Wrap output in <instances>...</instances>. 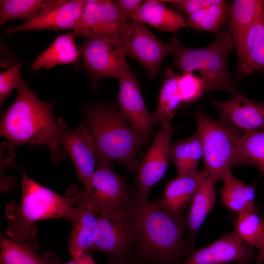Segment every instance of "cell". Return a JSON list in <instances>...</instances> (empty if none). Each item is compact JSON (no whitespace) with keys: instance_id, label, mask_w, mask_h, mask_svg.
<instances>
[{"instance_id":"obj_12","label":"cell","mask_w":264,"mask_h":264,"mask_svg":"<svg viewBox=\"0 0 264 264\" xmlns=\"http://www.w3.org/2000/svg\"><path fill=\"white\" fill-rule=\"evenodd\" d=\"M84 5L83 0H49L38 14L21 25L7 29L6 33L39 29L73 30L82 15Z\"/></svg>"},{"instance_id":"obj_11","label":"cell","mask_w":264,"mask_h":264,"mask_svg":"<svg viewBox=\"0 0 264 264\" xmlns=\"http://www.w3.org/2000/svg\"><path fill=\"white\" fill-rule=\"evenodd\" d=\"M174 132L171 123L162 126L146 152L137 171V201L147 199L151 189L164 176L171 158L170 140Z\"/></svg>"},{"instance_id":"obj_19","label":"cell","mask_w":264,"mask_h":264,"mask_svg":"<svg viewBox=\"0 0 264 264\" xmlns=\"http://www.w3.org/2000/svg\"><path fill=\"white\" fill-rule=\"evenodd\" d=\"M236 52L240 75L247 76L256 71L264 74V11L247 30Z\"/></svg>"},{"instance_id":"obj_2","label":"cell","mask_w":264,"mask_h":264,"mask_svg":"<svg viewBox=\"0 0 264 264\" xmlns=\"http://www.w3.org/2000/svg\"><path fill=\"white\" fill-rule=\"evenodd\" d=\"M79 192L72 190L63 197L23 175L21 203L12 201L5 207L8 219L6 233L12 240L23 242L35 237L39 221L65 218L74 221L77 216Z\"/></svg>"},{"instance_id":"obj_17","label":"cell","mask_w":264,"mask_h":264,"mask_svg":"<svg viewBox=\"0 0 264 264\" xmlns=\"http://www.w3.org/2000/svg\"><path fill=\"white\" fill-rule=\"evenodd\" d=\"M62 143L71 157L85 191H88L97 157L95 147L87 128L82 124L76 130L65 131Z\"/></svg>"},{"instance_id":"obj_10","label":"cell","mask_w":264,"mask_h":264,"mask_svg":"<svg viewBox=\"0 0 264 264\" xmlns=\"http://www.w3.org/2000/svg\"><path fill=\"white\" fill-rule=\"evenodd\" d=\"M122 42L125 54L138 61L150 79L157 75L164 59L172 53L169 44L163 43L144 23L137 21H130Z\"/></svg>"},{"instance_id":"obj_28","label":"cell","mask_w":264,"mask_h":264,"mask_svg":"<svg viewBox=\"0 0 264 264\" xmlns=\"http://www.w3.org/2000/svg\"><path fill=\"white\" fill-rule=\"evenodd\" d=\"M234 164H250L264 175V129L245 132L238 138Z\"/></svg>"},{"instance_id":"obj_23","label":"cell","mask_w":264,"mask_h":264,"mask_svg":"<svg viewBox=\"0 0 264 264\" xmlns=\"http://www.w3.org/2000/svg\"><path fill=\"white\" fill-rule=\"evenodd\" d=\"M179 75L172 68H166L157 106L151 115L153 122L160 124L162 127L171 123L176 111L182 104L178 87Z\"/></svg>"},{"instance_id":"obj_8","label":"cell","mask_w":264,"mask_h":264,"mask_svg":"<svg viewBox=\"0 0 264 264\" xmlns=\"http://www.w3.org/2000/svg\"><path fill=\"white\" fill-rule=\"evenodd\" d=\"M84 63L96 78L117 79L128 71L122 40L119 37L101 36L87 38L81 48Z\"/></svg>"},{"instance_id":"obj_30","label":"cell","mask_w":264,"mask_h":264,"mask_svg":"<svg viewBox=\"0 0 264 264\" xmlns=\"http://www.w3.org/2000/svg\"><path fill=\"white\" fill-rule=\"evenodd\" d=\"M228 18V6L224 0L205 7L190 15L184 27L218 34Z\"/></svg>"},{"instance_id":"obj_37","label":"cell","mask_w":264,"mask_h":264,"mask_svg":"<svg viewBox=\"0 0 264 264\" xmlns=\"http://www.w3.org/2000/svg\"><path fill=\"white\" fill-rule=\"evenodd\" d=\"M71 259L75 261L78 264H96L89 251L76 256L72 257Z\"/></svg>"},{"instance_id":"obj_7","label":"cell","mask_w":264,"mask_h":264,"mask_svg":"<svg viewBox=\"0 0 264 264\" xmlns=\"http://www.w3.org/2000/svg\"><path fill=\"white\" fill-rule=\"evenodd\" d=\"M137 233V201L98 214L91 250L119 259L127 252Z\"/></svg>"},{"instance_id":"obj_31","label":"cell","mask_w":264,"mask_h":264,"mask_svg":"<svg viewBox=\"0 0 264 264\" xmlns=\"http://www.w3.org/2000/svg\"><path fill=\"white\" fill-rule=\"evenodd\" d=\"M236 233L245 243L259 249L263 236L262 219L256 212L255 206L238 213L235 223Z\"/></svg>"},{"instance_id":"obj_9","label":"cell","mask_w":264,"mask_h":264,"mask_svg":"<svg viewBox=\"0 0 264 264\" xmlns=\"http://www.w3.org/2000/svg\"><path fill=\"white\" fill-rule=\"evenodd\" d=\"M82 15L73 29L75 36L87 38L107 36L121 39L129 26L128 21L116 1L84 0Z\"/></svg>"},{"instance_id":"obj_20","label":"cell","mask_w":264,"mask_h":264,"mask_svg":"<svg viewBox=\"0 0 264 264\" xmlns=\"http://www.w3.org/2000/svg\"><path fill=\"white\" fill-rule=\"evenodd\" d=\"M207 175L204 169L193 174L177 176L167 182L162 197L153 202L170 212H183Z\"/></svg>"},{"instance_id":"obj_15","label":"cell","mask_w":264,"mask_h":264,"mask_svg":"<svg viewBox=\"0 0 264 264\" xmlns=\"http://www.w3.org/2000/svg\"><path fill=\"white\" fill-rule=\"evenodd\" d=\"M90 189L89 196L98 213L119 207L130 201L127 188L123 179L114 172L110 162H98Z\"/></svg>"},{"instance_id":"obj_39","label":"cell","mask_w":264,"mask_h":264,"mask_svg":"<svg viewBox=\"0 0 264 264\" xmlns=\"http://www.w3.org/2000/svg\"><path fill=\"white\" fill-rule=\"evenodd\" d=\"M65 264H78L75 261L71 259V260L70 261H69V262H68L67 263H66Z\"/></svg>"},{"instance_id":"obj_32","label":"cell","mask_w":264,"mask_h":264,"mask_svg":"<svg viewBox=\"0 0 264 264\" xmlns=\"http://www.w3.org/2000/svg\"><path fill=\"white\" fill-rule=\"evenodd\" d=\"M49 0H1L0 23L2 25L8 20L23 19L25 21L38 14Z\"/></svg>"},{"instance_id":"obj_5","label":"cell","mask_w":264,"mask_h":264,"mask_svg":"<svg viewBox=\"0 0 264 264\" xmlns=\"http://www.w3.org/2000/svg\"><path fill=\"white\" fill-rule=\"evenodd\" d=\"M175 65L182 73L199 72L208 92L223 90L232 95L240 93L236 80L228 66L229 55L234 46L228 27L216 35L214 41L201 48H190L181 44L176 37L169 42Z\"/></svg>"},{"instance_id":"obj_6","label":"cell","mask_w":264,"mask_h":264,"mask_svg":"<svg viewBox=\"0 0 264 264\" xmlns=\"http://www.w3.org/2000/svg\"><path fill=\"white\" fill-rule=\"evenodd\" d=\"M202 145L204 170L215 183L223 180L234 164L237 130L229 124L211 118L202 110L195 115Z\"/></svg>"},{"instance_id":"obj_14","label":"cell","mask_w":264,"mask_h":264,"mask_svg":"<svg viewBox=\"0 0 264 264\" xmlns=\"http://www.w3.org/2000/svg\"><path fill=\"white\" fill-rule=\"evenodd\" d=\"M118 80L120 113L136 132L148 139L154 122L144 102L135 75L129 70Z\"/></svg>"},{"instance_id":"obj_24","label":"cell","mask_w":264,"mask_h":264,"mask_svg":"<svg viewBox=\"0 0 264 264\" xmlns=\"http://www.w3.org/2000/svg\"><path fill=\"white\" fill-rule=\"evenodd\" d=\"M215 183L208 176L202 181L190 202L187 224L189 226L188 244L194 243L197 231L213 208L216 199Z\"/></svg>"},{"instance_id":"obj_16","label":"cell","mask_w":264,"mask_h":264,"mask_svg":"<svg viewBox=\"0 0 264 264\" xmlns=\"http://www.w3.org/2000/svg\"><path fill=\"white\" fill-rule=\"evenodd\" d=\"M219 110L220 122L245 132L264 129V103L250 100L241 93L228 100L210 99Z\"/></svg>"},{"instance_id":"obj_4","label":"cell","mask_w":264,"mask_h":264,"mask_svg":"<svg viewBox=\"0 0 264 264\" xmlns=\"http://www.w3.org/2000/svg\"><path fill=\"white\" fill-rule=\"evenodd\" d=\"M87 125L98 162L114 161L137 171L139 166L135 154L148 139L128 124L119 111L96 106L88 112Z\"/></svg>"},{"instance_id":"obj_34","label":"cell","mask_w":264,"mask_h":264,"mask_svg":"<svg viewBox=\"0 0 264 264\" xmlns=\"http://www.w3.org/2000/svg\"><path fill=\"white\" fill-rule=\"evenodd\" d=\"M21 65L16 64L0 73V101L3 103L14 88H17L22 79L20 75Z\"/></svg>"},{"instance_id":"obj_25","label":"cell","mask_w":264,"mask_h":264,"mask_svg":"<svg viewBox=\"0 0 264 264\" xmlns=\"http://www.w3.org/2000/svg\"><path fill=\"white\" fill-rule=\"evenodd\" d=\"M74 36L73 33L57 36L33 62L32 69L35 71L42 67L50 69L57 65L69 64L77 61L80 51L74 43Z\"/></svg>"},{"instance_id":"obj_1","label":"cell","mask_w":264,"mask_h":264,"mask_svg":"<svg viewBox=\"0 0 264 264\" xmlns=\"http://www.w3.org/2000/svg\"><path fill=\"white\" fill-rule=\"evenodd\" d=\"M17 88L16 99L2 115L0 135L10 148L23 144L45 145L53 159H62L65 124L54 117L53 105L39 99L22 79Z\"/></svg>"},{"instance_id":"obj_18","label":"cell","mask_w":264,"mask_h":264,"mask_svg":"<svg viewBox=\"0 0 264 264\" xmlns=\"http://www.w3.org/2000/svg\"><path fill=\"white\" fill-rule=\"evenodd\" d=\"M76 206L77 216L73 221L68 241L69 251L72 257L91 250L98 214L85 191L79 192Z\"/></svg>"},{"instance_id":"obj_38","label":"cell","mask_w":264,"mask_h":264,"mask_svg":"<svg viewBox=\"0 0 264 264\" xmlns=\"http://www.w3.org/2000/svg\"><path fill=\"white\" fill-rule=\"evenodd\" d=\"M263 226V241L259 253L255 258V264H264V217L262 219Z\"/></svg>"},{"instance_id":"obj_3","label":"cell","mask_w":264,"mask_h":264,"mask_svg":"<svg viewBox=\"0 0 264 264\" xmlns=\"http://www.w3.org/2000/svg\"><path fill=\"white\" fill-rule=\"evenodd\" d=\"M137 217L135 240L143 256L173 262L188 251L183 237L187 222L183 212L161 209L147 199L137 201Z\"/></svg>"},{"instance_id":"obj_26","label":"cell","mask_w":264,"mask_h":264,"mask_svg":"<svg viewBox=\"0 0 264 264\" xmlns=\"http://www.w3.org/2000/svg\"><path fill=\"white\" fill-rule=\"evenodd\" d=\"M57 258L48 252L40 256L29 243L18 242L0 234V264H57Z\"/></svg>"},{"instance_id":"obj_27","label":"cell","mask_w":264,"mask_h":264,"mask_svg":"<svg viewBox=\"0 0 264 264\" xmlns=\"http://www.w3.org/2000/svg\"><path fill=\"white\" fill-rule=\"evenodd\" d=\"M220 190L221 203L229 210L240 213L255 205V189L228 172L222 180Z\"/></svg>"},{"instance_id":"obj_22","label":"cell","mask_w":264,"mask_h":264,"mask_svg":"<svg viewBox=\"0 0 264 264\" xmlns=\"http://www.w3.org/2000/svg\"><path fill=\"white\" fill-rule=\"evenodd\" d=\"M185 20L182 14L166 6L163 1L150 0L142 2L133 21L160 30L176 32L184 27Z\"/></svg>"},{"instance_id":"obj_33","label":"cell","mask_w":264,"mask_h":264,"mask_svg":"<svg viewBox=\"0 0 264 264\" xmlns=\"http://www.w3.org/2000/svg\"><path fill=\"white\" fill-rule=\"evenodd\" d=\"M178 87L183 104L195 101L208 92L204 79L192 72L183 73L179 75Z\"/></svg>"},{"instance_id":"obj_21","label":"cell","mask_w":264,"mask_h":264,"mask_svg":"<svg viewBox=\"0 0 264 264\" xmlns=\"http://www.w3.org/2000/svg\"><path fill=\"white\" fill-rule=\"evenodd\" d=\"M264 11V0H235L228 6V28L236 50L258 16Z\"/></svg>"},{"instance_id":"obj_13","label":"cell","mask_w":264,"mask_h":264,"mask_svg":"<svg viewBox=\"0 0 264 264\" xmlns=\"http://www.w3.org/2000/svg\"><path fill=\"white\" fill-rule=\"evenodd\" d=\"M255 258V251L251 246L236 233L231 232L206 247L191 252L181 264H251Z\"/></svg>"},{"instance_id":"obj_35","label":"cell","mask_w":264,"mask_h":264,"mask_svg":"<svg viewBox=\"0 0 264 264\" xmlns=\"http://www.w3.org/2000/svg\"><path fill=\"white\" fill-rule=\"evenodd\" d=\"M219 1V0H175L163 2L173 9L183 12L189 16Z\"/></svg>"},{"instance_id":"obj_29","label":"cell","mask_w":264,"mask_h":264,"mask_svg":"<svg viewBox=\"0 0 264 264\" xmlns=\"http://www.w3.org/2000/svg\"><path fill=\"white\" fill-rule=\"evenodd\" d=\"M202 155L201 142L197 131L190 137L177 141L171 147V158L176 166L177 176L197 173L198 162Z\"/></svg>"},{"instance_id":"obj_36","label":"cell","mask_w":264,"mask_h":264,"mask_svg":"<svg viewBox=\"0 0 264 264\" xmlns=\"http://www.w3.org/2000/svg\"><path fill=\"white\" fill-rule=\"evenodd\" d=\"M143 2L140 0H119L116 1L122 13L129 21L134 20Z\"/></svg>"}]
</instances>
